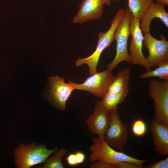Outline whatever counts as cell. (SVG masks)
<instances>
[{
  "instance_id": "6da1fadb",
  "label": "cell",
  "mask_w": 168,
  "mask_h": 168,
  "mask_svg": "<svg viewBox=\"0 0 168 168\" xmlns=\"http://www.w3.org/2000/svg\"><path fill=\"white\" fill-rule=\"evenodd\" d=\"M124 13V9H119L111 20L110 26L108 30L105 32H100L98 34L97 44L95 51L87 57L77 59L75 62L76 66L87 64L89 67L90 76L97 72V68L101 54L105 49L110 46L114 40V33L121 21Z\"/></svg>"
},
{
  "instance_id": "7a4b0ae2",
  "label": "cell",
  "mask_w": 168,
  "mask_h": 168,
  "mask_svg": "<svg viewBox=\"0 0 168 168\" xmlns=\"http://www.w3.org/2000/svg\"><path fill=\"white\" fill-rule=\"evenodd\" d=\"M93 143L90 147L91 152L89 161L104 162L116 165L123 161H129L141 165L149 159L140 160L133 157L127 154L115 150L104 139L99 137L92 139Z\"/></svg>"
},
{
  "instance_id": "3957f363",
  "label": "cell",
  "mask_w": 168,
  "mask_h": 168,
  "mask_svg": "<svg viewBox=\"0 0 168 168\" xmlns=\"http://www.w3.org/2000/svg\"><path fill=\"white\" fill-rule=\"evenodd\" d=\"M57 148L56 147L48 149L45 144L35 143L21 144L16 148L14 153L16 166L19 168H29L43 163L51 154L57 151Z\"/></svg>"
},
{
  "instance_id": "277c9868",
  "label": "cell",
  "mask_w": 168,
  "mask_h": 168,
  "mask_svg": "<svg viewBox=\"0 0 168 168\" xmlns=\"http://www.w3.org/2000/svg\"><path fill=\"white\" fill-rule=\"evenodd\" d=\"M133 17L128 8L124 9L123 18L116 29L113 35L116 42V55L113 61L107 65V70L112 72L122 62L126 61L132 64L128 49V41L130 34V20Z\"/></svg>"
},
{
  "instance_id": "5b68a950",
  "label": "cell",
  "mask_w": 168,
  "mask_h": 168,
  "mask_svg": "<svg viewBox=\"0 0 168 168\" xmlns=\"http://www.w3.org/2000/svg\"><path fill=\"white\" fill-rule=\"evenodd\" d=\"M148 95L153 100L155 110L154 119L168 125V81L151 80L148 84Z\"/></svg>"
},
{
  "instance_id": "8992f818",
  "label": "cell",
  "mask_w": 168,
  "mask_h": 168,
  "mask_svg": "<svg viewBox=\"0 0 168 168\" xmlns=\"http://www.w3.org/2000/svg\"><path fill=\"white\" fill-rule=\"evenodd\" d=\"M114 76L107 70L96 72L87 77L84 82L77 84L69 80L75 90L87 91L95 96L103 98L107 92Z\"/></svg>"
},
{
  "instance_id": "52a82bcc",
  "label": "cell",
  "mask_w": 168,
  "mask_h": 168,
  "mask_svg": "<svg viewBox=\"0 0 168 168\" xmlns=\"http://www.w3.org/2000/svg\"><path fill=\"white\" fill-rule=\"evenodd\" d=\"M118 107L109 110L110 119L104 140L113 148L123 151L128 140V131L121 120L118 112Z\"/></svg>"
},
{
  "instance_id": "ba28073f",
  "label": "cell",
  "mask_w": 168,
  "mask_h": 168,
  "mask_svg": "<svg viewBox=\"0 0 168 168\" xmlns=\"http://www.w3.org/2000/svg\"><path fill=\"white\" fill-rule=\"evenodd\" d=\"M160 36L161 39L158 40L153 37L150 32L144 33V44L149 52L146 59L151 68L157 67L160 63L168 61V41L164 35Z\"/></svg>"
},
{
  "instance_id": "9c48e42d",
  "label": "cell",
  "mask_w": 168,
  "mask_h": 168,
  "mask_svg": "<svg viewBox=\"0 0 168 168\" xmlns=\"http://www.w3.org/2000/svg\"><path fill=\"white\" fill-rule=\"evenodd\" d=\"M48 81L49 100L56 108L62 111L65 110L66 102L75 90L73 87L69 82L66 83L63 78L58 75L50 77Z\"/></svg>"
},
{
  "instance_id": "30bf717a",
  "label": "cell",
  "mask_w": 168,
  "mask_h": 168,
  "mask_svg": "<svg viewBox=\"0 0 168 168\" xmlns=\"http://www.w3.org/2000/svg\"><path fill=\"white\" fill-rule=\"evenodd\" d=\"M140 21L133 17L130 20L129 29L132 38L129 55L132 64L140 65L145 68L147 71H149L152 68L147 64L142 53L144 36L140 27Z\"/></svg>"
},
{
  "instance_id": "8fae6325",
  "label": "cell",
  "mask_w": 168,
  "mask_h": 168,
  "mask_svg": "<svg viewBox=\"0 0 168 168\" xmlns=\"http://www.w3.org/2000/svg\"><path fill=\"white\" fill-rule=\"evenodd\" d=\"M110 119V110L104 107L100 101L96 102L93 113L86 121L90 131L104 139Z\"/></svg>"
},
{
  "instance_id": "7c38bea8",
  "label": "cell",
  "mask_w": 168,
  "mask_h": 168,
  "mask_svg": "<svg viewBox=\"0 0 168 168\" xmlns=\"http://www.w3.org/2000/svg\"><path fill=\"white\" fill-rule=\"evenodd\" d=\"M104 4V0H82L78 12L73 19V22L82 24L101 18Z\"/></svg>"
},
{
  "instance_id": "4fadbf2b",
  "label": "cell",
  "mask_w": 168,
  "mask_h": 168,
  "mask_svg": "<svg viewBox=\"0 0 168 168\" xmlns=\"http://www.w3.org/2000/svg\"><path fill=\"white\" fill-rule=\"evenodd\" d=\"M150 132L156 153L161 156L168 155V125L162 124L154 119L151 121Z\"/></svg>"
},
{
  "instance_id": "5bb4252c",
  "label": "cell",
  "mask_w": 168,
  "mask_h": 168,
  "mask_svg": "<svg viewBox=\"0 0 168 168\" xmlns=\"http://www.w3.org/2000/svg\"><path fill=\"white\" fill-rule=\"evenodd\" d=\"M165 6L156 2H154L149 7L141 19L140 24L141 29L144 33L150 32L151 22L155 18L160 19L166 26L168 27V13Z\"/></svg>"
},
{
  "instance_id": "9a60e30c",
  "label": "cell",
  "mask_w": 168,
  "mask_h": 168,
  "mask_svg": "<svg viewBox=\"0 0 168 168\" xmlns=\"http://www.w3.org/2000/svg\"><path fill=\"white\" fill-rule=\"evenodd\" d=\"M130 68L119 70L110 86L107 92L118 93L128 89Z\"/></svg>"
},
{
  "instance_id": "2e32d148",
  "label": "cell",
  "mask_w": 168,
  "mask_h": 168,
  "mask_svg": "<svg viewBox=\"0 0 168 168\" xmlns=\"http://www.w3.org/2000/svg\"><path fill=\"white\" fill-rule=\"evenodd\" d=\"M129 90V89H128L118 93L107 92L100 102L106 109L108 110H111L117 107L118 105L124 101Z\"/></svg>"
},
{
  "instance_id": "e0dca14e",
  "label": "cell",
  "mask_w": 168,
  "mask_h": 168,
  "mask_svg": "<svg viewBox=\"0 0 168 168\" xmlns=\"http://www.w3.org/2000/svg\"><path fill=\"white\" fill-rule=\"evenodd\" d=\"M128 9L133 17L141 20L145 13L154 2V0H128Z\"/></svg>"
},
{
  "instance_id": "ac0fdd59",
  "label": "cell",
  "mask_w": 168,
  "mask_h": 168,
  "mask_svg": "<svg viewBox=\"0 0 168 168\" xmlns=\"http://www.w3.org/2000/svg\"><path fill=\"white\" fill-rule=\"evenodd\" d=\"M152 70L147 71L146 72L139 76L142 79L158 77L161 80L168 81V61L163 62Z\"/></svg>"
},
{
  "instance_id": "d6986e66",
  "label": "cell",
  "mask_w": 168,
  "mask_h": 168,
  "mask_svg": "<svg viewBox=\"0 0 168 168\" xmlns=\"http://www.w3.org/2000/svg\"><path fill=\"white\" fill-rule=\"evenodd\" d=\"M67 152L66 150L61 148L57 151L55 154L45 161V163L43 166V168H63L64 167L62 162L63 157Z\"/></svg>"
},
{
  "instance_id": "ffe728a7",
  "label": "cell",
  "mask_w": 168,
  "mask_h": 168,
  "mask_svg": "<svg viewBox=\"0 0 168 168\" xmlns=\"http://www.w3.org/2000/svg\"><path fill=\"white\" fill-rule=\"evenodd\" d=\"M131 130L134 135L141 137L146 133L147 127L145 122L142 119H135L132 125Z\"/></svg>"
},
{
  "instance_id": "44dd1931",
  "label": "cell",
  "mask_w": 168,
  "mask_h": 168,
  "mask_svg": "<svg viewBox=\"0 0 168 168\" xmlns=\"http://www.w3.org/2000/svg\"><path fill=\"white\" fill-rule=\"evenodd\" d=\"M144 167L145 168H168V157L155 162H151Z\"/></svg>"
},
{
  "instance_id": "7402d4cb",
  "label": "cell",
  "mask_w": 168,
  "mask_h": 168,
  "mask_svg": "<svg viewBox=\"0 0 168 168\" xmlns=\"http://www.w3.org/2000/svg\"><path fill=\"white\" fill-rule=\"evenodd\" d=\"M117 168H143L144 166L141 165L137 164L129 161H123L116 165Z\"/></svg>"
},
{
  "instance_id": "603a6c76",
  "label": "cell",
  "mask_w": 168,
  "mask_h": 168,
  "mask_svg": "<svg viewBox=\"0 0 168 168\" xmlns=\"http://www.w3.org/2000/svg\"><path fill=\"white\" fill-rule=\"evenodd\" d=\"M90 168H117L116 165L96 161L89 166Z\"/></svg>"
},
{
  "instance_id": "cb8c5ba5",
  "label": "cell",
  "mask_w": 168,
  "mask_h": 168,
  "mask_svg": "<svg viewBox=\"0 0 168 168\" xmlns=\"http://www.w3.org/2000/svg\"><path fill=\"white\" fill-rule=\"evenodd\" d=\"M68 164L71 166H74L77 165L75 153L70 154L66 158Z\"/></svg>"
},
{
  "instance_id": "d4e9b609",
  "label": "cell",
  "mask_w": 168,
  "mask_h": 168,
  "mask_svg": "<svg viewBox=\"0 0 168 168\" xmlns=\"http://www.w3.org/2000/svg\"><path fill=\"white\" fill-rule=\"evenodd\" d=\"M75 153L76 156L77 165L83 163L85 159V154L81 151H77Z\"/></svg>"
},
{
  "instance_id": "484cf974",
  "label": "cell",
  "mask_w": 168,
  "mask_h": 168,
  "mask_svg": "<svg viewBox=\"0 0 168 168\" xmlns=\"http://www.w3.org/2000/svg\"><path fill=\"white\" fill-rule=\"evenodd\" d=\"M157 2L165 6H168V0H155Z\"/></svg>"
},
{
  "instance_id": "4316f807",
  "label": "cell",
  "mask_w": 168,
  "mask_h": 168,
  "mask_svg": "<svg viewBox=\"0 0 168 168\" xmlns=\"http://www.w3.org/2000/svg\"><path fill=\"white\" fill-rule=\"evenodd\" d=\"M111 0H114L116 2H119L120 0H104V4L107 5H110L111 4L110 1Z\"/></svg>"
}]
</instances>
